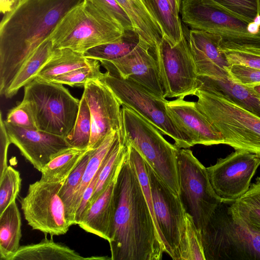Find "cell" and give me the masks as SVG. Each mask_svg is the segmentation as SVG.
Returning <instances> with one entry per match:
<instances>
[{
  "label": "cell",
  "instance_id": "obj_1",
  "mask_svg": "<svg viewBox=\"0 0 260 260\" xmlns=\"http://www.w3.org/2000/svg\"><path fill=\"white\" fill-rule=\"evenodd\" d=\"M83 0H20L0 23V94L48 39L62 17Z\"/></svg>",
  "mask_w": 260,
  "mask_h": 260
},
{
  "label": "cell",
  "instance_id": "obj_2",
  "mask_svg": "<svg viewBox=\"0 0 260 260\" xmlns=\"http://www.w3.org/2000/svg\"><path fill=\"white\" fill-rule=\"evenodd\" d=\"M117 181L118 200L109 242L111 259L161 260L165 246L127 153Z\"/></svg>",
  "mask_w": 260,
  "mask_h": 260
},
{
  "label": "cell",
  "instance_id": "obj_3",
  "mask_svg": "<svg viewBox=\"0 0 260 260\" xmlns=\"http://www.w3.org/2000/svg\"><path fill=\"white\" fill-rule=\"evenodd\" d=\"M124 29L90 0H83L60 19L49 36L54 49L84 53L120 38Z\"/></svg>",
  "mask_w": 260,
  "mask_h": 260
},
{
  "label": "cell",
  "instance_id": "obj_4",
  "mask_svg": "<svg viewBox=\"0 0 260 260\" xmlns=\"http://www.w3.org/2000/svg\"><path fill=\"white\" fill-rule=\"evenodd\" d=\"M182 20L192 29L218 35L221 52L235 51L260 55V32L247 30L249 22L212 0H182Z\"/></svg>",
  "mask_w": 260,
  "mask_h": 260
},
{
  "label": "cell",
  "instance_id": "obj_5",
  "mask_svg": "<svg viewBox=\"0 0 260 260\" xmlns=\"http://www.w3.org/2000/svg\"><path fill=\"white\" fill-rule=\"evenodd\" d=\"M198 109L222 135L223 144L260 154V117L220 93L199 88Z\"/></svg>",
  "mask_w": 260,
  "mask_h": 260
},
{
  "label": "cell",
  "instance_id": "obj_6",
  "mask_svg": "<svg viewBox=\"0 0 260 260\" xmlns=\"http://www.w3.org/2000/svg\"><path fill=\"white\" fill-rule=\"evenodd\" d=\"M122 135L154 172L179 195L177 154L179 148L167 141L160 131L136 112L122 106Z\"/></svg>",
  "mask_w": 260,
  "mask_h": 260
},
{
  "label": "cell",
  "instance_id": "obj_7",
  "mask_svg": "<svg viewBox=\"0 0 260 260\" xmlns=\"http://www.w3.org/2000/svg\"><path fill=\"white\" fill-rule=\"evenodd\" d=\"M24 87L22 101L29 108L37 129L66 137L75 123L80 100L63 84L38 77Z\"/></svg>",
  "mask_w": 260,
  "mask_h": 260
},
{
  "label": "cell",
  "instance_id": "obj_8",
  "mask_svg": "<svg viewBox=\"0 0 260 260\" xmlns=\"http://www.w3.org/2000/svg\"><path fill=\"white\" fill-rule=\"evenodd\" d=\"M205 260H260V235L237 223L222 202L201 233Z\"/></svg>",
  "mask_w": 260,
  "mask_h": 260
},
{
  "label": "cell",
  "instance_id": "obj_9",
  "mask_svg": "<svg viewBox=\"0 0 260 260\" xmlns=\"http://www.w3.org/2000/svg\"><path fill=\"white\" fill-rule=\"evenodd\" d=\"M99 79L111 89L121 106L136 112L162 135L171 137L178 148H189L193 146L168 115L166 99L156 96L133 79H124L107 72L102 73Z\"/></svg>",
  "mask_w": 260,
  "mask_h": 260
},
{
  "label": "cell",
  "instance_id": "obj_10",
  "mask_svg": "<svg viewBox=\"0 0 260 260\" xmlns=\"http://www.w3.org/2000/svg\"><path fill=\"white\" fill-rule=\"evenodd\" d=\"M177 159L179 196L185 212L192 217L201 234L222 201L211 185L207 168L191 150L179 148Z\"/></svg>",
  "mask_w": 260,
  "mask_h": 260
},
{
  "label": "cell",
  "instance_id": "obj_11",
  "mask_svg": "<svg viewBox=\"0 0 260 260\" xmlns=\"http://www.w3.org/2000/svg\"><path fill=\"white\" fill-rule=\"evenodd\" d=\"M153 211L165 252L184 260L186 251L185 214L179 195L172 191L147 164Z\"/></svg>",
  "mask_w": 260,
  "mask_h": 260
},
{
  "label": "cell",
  "instance_id": "obj_12",
  "mask_svg": "<svg viewBox=\"0 0 260 260\" xmlns=\"http://www.w3.org/2000/svg\"><path fill=\"white\" fill-rule=\"evenodd\" d=\"M151 50L157 61L164 97L194 95L199 87V76L186 35L174 46L162 37Z\"/></svg>",
  "mask_w": 260,
  "mask_h": 260
},
{
  "label": "cell",
  "instance_id": "obj_13",
  "mask_svg": "<svg viewBox=\"0 0 260 260\" xmlns=\"http://www.w3.org/2000/svg\"><path fill=\"white\" fill-rule=\"evenodd\" d=\"M63 182H47L40 179L29 184L20 204L24 217L33 230L51 236L64 235L69 230L71 225L59 195Z\"/></svg>",
  "mask_w": 260,
  "mask_h": 260
},
{
  "label": "cell",
  "instance_id": "obj_14",
  "mask_svg": "<svg viewBox=\"0 0 260 260\" xmlns=\"http://www.w3.org/2000/svg\"><path fill=\"white\" fill-rule=\"evenodd\" d=\"M260 166V155L236 150L206 168L211 185L222 202L236 201L248 190Z\"/></svg>",
  "mask_w": 260,
  "mask_h": 260
},
{
  "label": "cell",
  "instance_id": "obj_15",
  "mask_svg": "<svg viewBox=\"0 0 260 260\" xmlns=\"http://www.w3.org/2000/svg\"><path fill=\"white\" fill-rule=\"evenodd\" d=\"M83 87L82 95L91 118L88 148L94 149L110 133L122 129V107L111 89L100 79L89 80Z\"/></svg>",
  "mask_w": 260,
  "mask_h": 260
},
{
  "label": "cell",
  "instance_id": "obj_16",
  "mask_svg": "<svg viewBox=\"0 0 260 260\" xmlns=\"http://www.w3.org/2000/svg\"><path fill=\"white\" fill-rule=\"evenodd\" d=\"M100 62L109 73L133 79L156 96L166 99L157 61L151 47L147 43L142 42L121 58Z\"/></svg>",
  "mask_w": 260,
  "mask_h": 260
},
{
  "label": "cell",
  "instance_id": "obj_17",
  "mask_svg": "<svg viewBox=\"0 0 260 260\" xmlns=\"http://www.w3.org/2000/svg\"><path fill=\"white\" fill-rule=\"evenodd\" d=\"M4 124L11 143L40 172L55 156L71 147L65 137L38 129L22 128L5 120Z\"/></svg>",
  "mask_w": 260,
  "mask_h": 260
},
{
  "label": "cell",
  "instance_id": "obj_18",
  "mask_svg": "<svg viewBox=\"0 0 260 260\" xmlns=\"http://www.w3.org/2000/svg\"><path fill=\"white\" fill-rule=\"evenodd\" d=\"M166 109L170 118L193 146L223 144L222 135L198 109L196 102L177 98L168 101Z\"/></svg>",
  "mask_w": 260,
  "mask_h": 260
},
{
  "label": "cell",
  "instance_id": "obj_19",
  "mask_svg": "<svg viewBox=\"0 0 260 260\" xmlns=\"http://www.w3.org/2000/svg\"><path fill=\"white\" fill-rule=\"evenodd\" d=\"M121 167L105 191L89 205L78 224L86 232L108 242L113 230L118 203L119 188L117 179Z\"/></svg>",
  "mask_w": 260,
  "mask_h": 260
},
{
  "label": "cell",
  "instance_id": "obj_20",
  "mask_svg": "<svg viewBox=\"0 0 260 260\" xmlns=\"http://www.w3.org/2000/svg\"><path fill=\"white\" fill-rule=\"evenodd\" d=\"M199 87L217 91L260 117V96L250 86L235 82L225 68L215 67L207 76H199Z\"/></svg>",
  "mask_w": 260,
  "mask_h": 260
},
{
  "label": "cell",
  "instance_id": "obj_21",
  "mask_svg": "<svg viewBox=\"0 0 260 260\" xmlns=\"http://www.w3.org/2000/svg\"><path fill=\"white\" fill-rule=\"evenodd\" d=\"M186 36L198 76H205L215 66H230L220 49L221 38L218 35L191 29Z\"/></svg>",
  "mask_w": 260,
  "mask_h": 260
},
{
  "label": "cell",
  "instance_id": "obj_22",
  "mask_svg": "<svg viewBox=\"0 0 260 260\" xmlns=\"http://www.w3.org/2000/svg\"><path fill=\"white\" fill-rule=\"evenodd\" d=\"M232 218L253 233L260 235V177L247 191L235 201L226 203Z\"/></svg>",
  "mask_w": 260,
  "mask_h": 260
},
{
  "label": "cell",
  "instance_id": "obj_23",
  "mask_svg": "<svg viewBox=\"0 0 260 260\" xmlns=\"http://www.w3.org/2000/svg\"><path fill=\"white\" fill-rule=\"evenodd\" d=\"M130 17L135 31L151 48L161 41L163 35L145 0H116Z\"/></svg>",
  "mask_w": 260,
  "mask_h": 260
},
{
  "label": "cell",
  "instance_id": "obj_24",
  "mask_svg": "<svg viewBox=\"0 0 260 260\" xmlns=\"http://www.w3.org/2000/svg\"><path fill=\"white\" fill-rule=\"evenodd\" d=\"M101 257H84L69 247L47 238L37 243L20 246L11 260H87Z\"/></svg>",
  "mask_w": 260,
  "mask_h": 260
},
{
  "label": "cell",
  "instance_id": "obj_25",
  "mask_svg": "<svg viewBox=\"0 0 260 260\" xmlns=\"http://www.w3.org/2000/svg\"><path fill=\"white\" fill-rule=\"evenodd\" d=\"M21 218L16 200L0 214V257L11 260L20 247Z\"/></svg>",
  "mask_w": 260,
  "mask_h": 260
},
{
  "label": "cell",
  "instance_id": "obj_26",
  "mask_svg": "<svg viewBox=\"0 0 260 260\" xmlns=\"http://www.w3.org/2000/svg\"><path fill=\"white\" fill-rule=\"evenodd\" d=\"M54 48L49 37L45 40L26 60L15 76L4 96H14L19 90L36 78L52 55Z\"/></svg>",
  "mask_w": 260,
  "mask_h": 260
},
{
  "label": "cell",
  "instance_id": "obj_27",
  "mask_svg": "<svg viewBox=\"0 0 260 260\" xmlns=\"http://www.w3.org/2000/svg\"><path fill=\"white\" fill-rule=\"evenodd\" d=\"M96 60L69 48L54 49L48 61L36 77L50 81L53 78L72 70L92 65Z\"/></svg>",
  "mask_w": 260,
  "mask_h": 260
},
{
  "label": "cell",
  "instance_id": "obj_28",
  "mask_svg": "<svg viewBox=\"0 0 260 260\" xmlns=\"http://www.w3.org/2000/svg\"><path fill=\"white\" fill-rule=\"evenodd\" d=\"M121 133L122 129L112 132L106 136L103 142L97 148L92 150L82 180L74 197V217L84 190L102 168L111 149L119 139Z\"/></svg>",
  "mask_w": 260,
  "mask_h": 260
},
{
  "label": "cell",
  "instance_id": "obj_29",
  "mask_svg": "<svg viewBox=\"0 0 260 260\" xmlns=\"http://www.w3.org/2000/svg\"><path fill=\"white\" fill-rule=\"evenodd\" d=\"M90 149L69 148L59 153L41 171V180L47 182L64 181Z\"/></svg>",
  "mask_w": 260,
  "mask_h": 260
},
{
  "label": "cell",
  "instance_id": "obj_30",
  "mask_svg": "<svg viewBox=\"0 0 260 260\" xmlns=\"http://www.w3.org/2000/svg\"><path fill=\"white\" fill-rule=\"evenodd\" d=\"M165 38L172 45L183 38L181 20L173 12L167 0H145Z\"/></svg>",
  "mask_w": 260,
  "mask_h": 260
},
{
  "label": "cell",
  "instance_id": "obj_31",
  "mask_svg": "<svg viewBox=\"0 0 260 260\" xmlns=\"http://www.w3.org/2000/svg\"><path fill=\"white\" fill-rule=\"evenodd\" d=\"M143 41L136 31H125L118 39L92 48L83 55L99 61L116 59L129 53Z\"/></svg>",
  "mask_w": 260,
  "mask_h": 260
},
{
  "label": "cell",
  "instance_id": "obj_32",
  "mask_svg": "<svg viewBox=\"0 0 260 260\" xmlns=\"http://www.w3.org/2000/svg\"><path fill=\"white\" fill-rule=\"evenodd\" d=\"M127 145L123 138L122 130L119 139L111 149L99 173L95 188L89 206L105 191L111 182L120 169L127 154Z\"/></svg>",
  "mask_w": 260,
  "mask_h": 260
},
{
  "label": "cell",
  "instance_id": "obj_33",
  "mask_svg": "<svg viewBox=\"0 0 260 260\" xmlns=\"http://www.w3.org/2000/svg\"><path fill=\"white\" fill-rule=\"evenodd\" d=\"M91 134V118L87 102L82 95L73 127L65 137L68 144L78 149H87ZM89 149V148H88Z\"/></svg>",
  "mask_w": 260,
  "mask_h": 260
},
{
  "label": "cell",
  "instance_id": "obj_34",
  "mask_svg": "<svg viewBox=\"0 0 260 260\" xmlns=\"http://www.w3.org/2000/svg\"><path fill=\"white\" fill-rule=\"evenodd\" d=\"M92 150L90 149L87 152L77 167L64 181L59 191V195L66 206L67 217L71 225H74V197L82 180Z\"/></svg>",
  "mask_w": 260,
  "mask_h": 260
},
{
  "label": "cell",
  "instance_id": "obj_35",
  "mask_svg": "<svg viewBox=\"0 0 260 260\" xmlns=\"http://www.w3.org/2000/svg\"><path fill=\"white\" fill-rule=\"evenodd\" d=\"M21 185L19 172L8 166L0 177V214L13 201L16 200Z\"/></svg>",
  "mask_w": 260,
  "mask_h": 260
},
{
  "label": "cell",
  "instance_id": "obj_36",
  "mask_svg": "<svg viewBox=\"0 0 260 260\" xmlns=\"http://www.w3.org/2000/svg\"><path fill=\"white\" fill-rule=\"evenodd\" d=\"M102 73L100 71V61L90 66L80 68L53 78L50 81L73 86H84L89 80L100 79Z\"/></svg>",
  "mask_w": 260,
  "mask_h": 260
},
{
  "label": "cell",
  "instance_id": "obj_37",
  "mask_svg": "<svg viewBox=\"0 0 260 260\" xmlns=\"http://www.w3.org/2000/svg\"><path fill=\"white\" fill-rule=\"evenodd\" d=\"M186 251L184 260H205L201 236L192 217L185 214Z\"/></svg>",
  "mask_w": 260,
  "mask_h": 260
},
{
  "label": "cell",
  "instance_id": "obj_38",
  "mask_svg": "<svg viewBox=\"0 0 260 260\" xmlns=\"http://www.w3.org/2000/svg\"><path fill=\"white\" fill-rule=\"evenodd\" d=\"M248 22H253L260 14V0H212Z\"/></svg>",
  "mask_w": 260,
  "mask_h": 260
},
{
  "label": "cell",
  "instance_id": "obj_39",
  "mask_svg": "<svg viewBox=\"0 0 260 260\" xmlns=\"http://www.w3.org/2000/svg\"><path fill=\"white\" fill-rule=\"evenodd\" d=\"M125 31H135L133 22L124 10L116 0H90Z\"/></svg>",
  "mask_w": 260,
  "mask_h": 260
},
{
  "label": "cell",
  "instance_id": "obj_40",
  "mask_svg": "<svg viewBox=\"0 0 260 260\" xmlns=\"http://www.w3.org/2000/svg\"><path fill=\"white\" fill-rule=\"evenodd\" d=\"M5 121L22 128L37 129L31 112L23 101L9 111Z\"/></svg>",
  "mask_w": 260,
  "mask_h": 260
},
{
  "label": "cell",
  "instance_id": "obj_41",
  "mask_svg": "<svg viewBox=\"0 0 260 260\" xmlns=\"http://www.w3.org/2000/svg\"><path fill=\"white\" fill-rule=\"evenodd\" d=\"M231 78L241 84L253 86L260 85V70L239 64L225 68Z\"/></svg>",
  "mask_w": 260,
  "mask_h": 260
},
{
  "label": "cell",
  "instance_id": "obj_42",
  "mask_svg": "<svg viewBox=\"0 0 260 260\" xmlns=\"http://www.w3.org/2000/svg\"><path fill=\"white\" fill-rule=\"evenodd\" d=\"M229 64H239L260 70V55L243 52H223Z\"/></svg>",
  "mask_w": 260,
  "mask_h": 260
},
{
  "label": "cell",
  "instance_id": "obj_43",
  "mask_svg": "<svg viewBox=\"0 0 260 260\" xmlns=\"http://www.w3.org/2000/svg\"><path fill=\"white\" fill-rule=\"evenodd\" d=\"M0 141H1V165L0 177L8 167L7 154L9 146L11 144L8 137L3 119L2 112L0 114Z\"/></svg>",
  "mask_w": 260,
  "mask_h": 260
},
{
  "label": "cell",
  "instance_id": "obj_44",
  "mask_svg": "<svg viewBox=\"0 0 260 260\" xmlns=\"http://www.w3.org/2000/svg\"><path fill=\"white\" fill-rule=\"evenodd\" d=\"M12 9L11 0H0V11L4 14Z\"/></svg>",
  "mask_w": 260,
  "mask_h": 260
},
{
  "label": "cell",
  "instance_id": "obj_45",
  "mask_svg": "<svg viewBox=\"0 0 260 260\" xmlns=\"http://www.w3.org/2000/svg\"><path fill=\"white\" fill-rule=\"evenodd\" d=\"M174 13L176 15L179 16V13L180 12L182 0H167Z\"/></svg>",
  "mask_w": 260,
  "mask_h": 260
},
{
  "label": "cell",
  "instance_id": "obj_46",
  "mask_svg": "<svg viewBox=\"0 0 260 260\" xmlns=\"http://www.w3.org/2000/svg\"><path fill=\"white\" fill-rule=\"evenodd\" d=\"M250 87H252V89L255 93L260 96V85H254Z\"/></svg>",
  "mask_w": 260,
  "mask_h": 260
},
{
  "label": "cell",
  "instance_id": "obj_47",
  "mask_svg": "<svg viewBox=\"0 0 260 260\" xmlns=\"http://www.w3.org/2000/svg\"><path fill=\"white\" fill-rule=\"evenodd\" d=\"M253 21L260 26V14L255 18Z\"/></svg>",
  "mask_w": 260,
  "mask_h": 260
},
{
  "label": "cell",
  "instance_id": "obj_48",
  "mask_svg": "<svg viewBox=\"0 0 260 260\" xmlns=\"http://www.w3.org/2000/svg\"><path fill=\"white\" fill-rule=\"evenodd\" d=\"M12 5V8L18 3V2L20 0H11Z\"/></svg>",
  "mask_w": 260,
  "mask_h": 260
},
{
  "label": "cell",
  "instance_id": "obj_49",
  "mask_svg": "<svg viewBox=\"0 0 260 260\" xmlns=\"http://www.w3.org/2000/svg\"><path fill=\"white\" fill-rule=\"evenodd\" d=\"M260 155V154H259Z\"/></svg>",
  "mask_w": 260,
  "mask_h": 260
}]
</instances>
